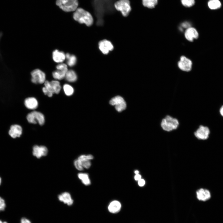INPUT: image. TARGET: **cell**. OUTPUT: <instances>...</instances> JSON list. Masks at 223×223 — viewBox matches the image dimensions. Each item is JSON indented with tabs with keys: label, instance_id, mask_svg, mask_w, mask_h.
I'll list each match as a JSON object with an SVG mask.
<instances>
[{
	"label": "cell",
	"instance_id": "6da1fadb",
	"mask_svg": "<svg viewBox=\"0 0 223 223\" xmlns=\"http://www.w3.org/2000/svg\"><path fill=\"white\" fill-rule=\"evenodd\" d=\"M116 0H92V4L97 25H103V17L107 14L115 11L114 4Z\"/></svg>",
	"mask_w": 223,
	"mask_h": 223
},
{
	"label": "cell",
	"instance_id": "7a4b0ae2",
	"mask_svg": "<svg viewBox=\"0 0 223 223\" xmlns=\"http://www.w3.org/2000/svg\"><path fill=\"white\" fill-rule=\"evenodd\" d=\"M179 124V121L177 118L168 115L161 119L160 125L163 131L169 132L177 130Z\"/></svg>",
	"mask_w": 223,
	"mask_h": 223
},
{
	"label": "cell",
	"instance_id": "3957f363",
	"mask_svg": "<svg viewBox=\"0 0 223 223\" xmlns=\"http://www.w3.org/2000/svg\"><path fill=\"white\" fill-rule=\"evenodd\" d=\"M74 19L80 24H84L88 26H91L93 23V19L91 14L84 9L77 8L73 14Z\"/></svg>",
	"mask_w": 223,
	"mask_h": 223
},
{
	"label": "cell",
	"instance_id": "277c9868",
	"mask_svg": "<svg viewBox=\"0 0 223 223\" xmlns=\"http://www.w3.org/2000/svg\"><path fill=\"white\" fill-rule=\"evenodd\" d=\"M56 4L64 11L68 12L75 11L78 2L77 0H57Z\"/></svg>",
	"mask_w": 223,
	"mask_h": 223
},
{
	"label": "cell",
	"instance_id": "5b68a950",
	"mask_svg": "<svg viewBox=\"0 0 223 223\" xmlns=\"http://www.w3.org/2000/svg\"><path fill=\"white\" fill-rule=\"evenodd\" d=\"M114 7L116 10L120 11L124 17L128 16L131 10L129 0H119L116 1Z\"/></svg>",
	"mask_w": 223,
	"mask_h": 223
},
{
	"label": "cell",
	"instance_id": "8992f818",
	"mask_svg": "<svg viewBox=\"0 0 223 223\" xmlns=\"http://www.w3.org/2000/svg\"><path fill=\"white\" fill-rule=\"evenodd\" d=\"M27 119L29 123L36 124L37 122L41 125H43L45 121L43 114L36 111L28 113L27 116Z\"/></svg>",
	"mask_w": 223,
	"mask_h": 223
},
{
	"label": "cell",
	"instance_id": "52a82bcc",
	"mask_svg": "<svg viewBox=\"0 0 223 223\" xmlns=\"http://www.w3.org/2000/svg\"><path fill=\"white\" fill-rule=\"evenodd\" d=\"M57 70L52 72L53 78L56 80H61L65 78L68 71V66L64 63H59L56 66Z\"/></svg>",
	"mask_w": 223,
	"mask_h": 223
},
{
	"label": "cell",
	"instance_id": "ba28073f",
	"mask_svg": "<svg viewBox=\"0 0 223 223\" xmlns=\"http://www.w3.org/2000/svg\"><path fill=\"white\" fill-rule=\"evenodd\" d=\"M210 134V130L207 126L199 125L194 133L195 137L198 139L205 140L208 139Z\"/></svg>",
	"mask_w": 223,
	"mask_h": 223
},
{
	"label": "cell",
	"instance_id": "9c48e42d",
	"mask_svg": "<svg viewBox=\"0 0 223 223\" xmlns=\"http://www.w3.org/2000/svg\"><path fill=\"white\" fill-rule=\"evenodd\" d=\"M31 81L35 84H42L46 81V75L39 69H36L31 72Z\"/></svg>",
	"mask_w": 223,
	"mask_h": 223
},
{
	"label": "cell",
	"instance_id": "30bf717a",
	"mask_svg": "<svg viewBox=\"0 0 223 223\" xmlns=\"http://www.w3.org/2000/svg\"><path fill=\"white\" fill-rule=\"evenodd\" d=\"M177 65L178 68L181 70L188 72L192 69V63L190 59L184 56H182L180 57Z\"/></svg>",
	"mask_w": 223,
	"mask_h": 223
},
{
	"label": "cell",
	"instance_id": "8fae6325",
	"mask_svg": "<svg viewBox=\"0 0 223 223\" xmlns=\"http://www.w3.org/2000/svg\"><path fill=\"white\" fill-rule=\"evenodd\" d=\"M48 152L47 147L44 146L35 145L33 147L32 154L37 159L46 156Z\"/></svg>",
	"mask_w": 223,
	"mask_h": 223
},
{
	"label": "cell",
	"instance_id": "7c38bea8",
	"mask_svg": "<svg viewBox=\"0 0 223 223\" xmlns=\"http://www.w3.org/2000/svg\"><path fill=\"white\" fill-rule=\"evenodd\" d=\"M98 47L101 52L105 55L108 54L114 48L112 43L107 40H103L99 42L98 43Z\"/></svg>",
	"mask_w": 223,
	"mask_h": 223
},
{
	"label": "cell",
	"instance_id": "4fadbf2b",
	"mask_svg": "<svg viewBox=\"0 0 223 223\" xmlns=\"http://www.w3.org/2000/svg\"><path fill=\"white\" fill-rule=\"evenodd\" d=\"M196 197L199 201H206L209 200L211 197L210 192L208 189L200 188L196 192Z\"/></svg>",
	"mask_w": 223,
	"mask_h": 223
},
{
	"label": "cell",
	"instance_id": "5bb4252c",
	"mask_svg": "<svg viewBox=\"0 0 223 223\" xmlns=\"http://www.w3.org/2000/svg\"><path fill=\"white\" fill-rule=\"evenodd\" d=\"M184 35L186 38L190 42H192L195 39L199 37V33L195 28L190 27L187 28L185 32Z\"/></svg>",
	"mask_w": 223,
	"mask_h": 223
},
{
	"label": "cell",
	"instance_id": "9a60e30c",
	"mask_svg": "<svg viewBox=\"0 0 223 223\" xmlns=\"http://www.w3.org/2000/svg\"><path fill=\"white\" fill-rule=\"evenodd\" d=\"M58 198L59 201L68 206H71L73 203V200L71 195L68 192H62L58 195Z\"/></svg>",
	"mask_w": 223,
	"mask_h": 223
},
{
	"label": "cell",
	"instance_id": "2e32d148",
	"mask_svg": "<svg viewBox=\"0 0 223 223\" xmlns=\"http://www.w3.org/2000/svg\"><path fill=\"white\" fill-rule=\"evenodd\" d=\"M121 208V203L118 201L115 200L111 202L108 206V211L112 213H116L119 212Z\"/></svg>",
	"mask_w": 223,
	"mask_h": 223
},
{
	"label": "cell",
	"instance_id": "e0dca14e",
	"mask_svg": "<svg viewBox=\"0 0 223 223\" xmlns=\"http://www.w3.org/2000/svg\"><path fill=\"white\" fill-rule=\"evenodd\" d=\"M22 127L19 125H12L9 131V135L13 138L19 137L22 133Z\"/></svg>",
	"mask_w": 223,
	"mask_h": 223
},
{
	"label": "cell",
	"instance_id": "ac0fdd59",
	"mask_svg": "<svg viewBox=\"0 0 223 223\" xmlns=\"http://www.w3.org/2000/svg\"><path fill=\"white\" fill-rule=\"evenodd\" d=\"M52 58L55 62L61 63L66 59L65 54L63 51L56 50L52 53Z\"/></svg>",
	"mask_w": 223,
	"mask_h": 223
},
{
	"label": "cell",
	"instance_id": "d6986e66",
	"mask_svg": "<svg viewBox=\"0 0 223 223\" xmlns=\"http://www.w3.org/2000/svg\"><path fill=\"white\" fill-rule=\"evenodd\" d=\"M24 105L28 109L34 110L36 109L38 106L37 100L34 97H29L24 101Z\"/></svg>",
	"mask_w": 223,
	"mask_h": 223
},
{
	"label": "cell",
	"instance_id": "ffe728a7",
	"mask_svg": "<svg viewBox=\"0 0 223 223\" xmlns=\"http://www.w3.org/2000/svg\"><path fill=\"white\" fill-rule=\"evenodd\" d=\"M65 80L70 82H74L77 79V76L76 72L72 70H68L65 77Z\"/></svg>",
	"mask_w": 223,
	"mask_h": 223
},
{
	"label": "cell",
	"instance_id": "44dd1931",
	"mask_svg": "<svg viewBox=\"0 0 223 223\" xmlns=\"http://www.w3.org/2000/svg\"><path fill=\"white\" fill-rule=\"evenodd\" d=\"M65 57L67 60V63L68 66L72 67L76 64L77 59L75 55L67 53L65 54Z\"/></svg>",
	"mask_w": 223,
	"mask_h": 223
},
{
	"label": "cell",
	"instance_id": "7402d4cb",
	"mask_svg": "<svg viewBox=\"0 0 223 223\" xmlns=\"http://www.w3.org/2000/svg\"><path fill=\"white\" fill-rule=\"evenodd\" d=\"M208 5L210 9L215 10L220 8L221 4L219 0H209L208 2Z\"/></svg>",
	"mask_w": 223,
	"mask_h": 223
},
{
	"label": "cell",
	"instance_id": "603a6c76",
	"mask_svg": "<svg viewBox=\"0 0 223 223\" xmlns=\"http://www.w3.org/2000/svg\"><path fill=\"white\" fill-rule=\"evenodd\" d=\"M52 90L54 93L59 94L61 89V86L59 82L57 80H53L50 81Z\"/></svg>",
	"mask_w": 223,
	"mask_h": 223
},
{
	"label": "cell",
	"instance_id": "cb8c5ba5",
	"mask_svg": "<svg viewBox=\"0 0 223 223\" xmlns=\"http://www.w3.org/2000/svg\"><path fill=\"white\" fill-rule=\"evenodd\" d=\"M77 176L84 185L88 186L90 184V181L87 173H79L78 174Z\"/></svg>",
	"mask_w": 223,
	"mask_h": 223
},
{
	"label": "cell",
	"instance_id": "d4e9b609",
	"mask_svg": "<svg viewBox=\"0 0 223 223\" xmlns=\"http://www.w3.org/2000/svg\"><path fill=\"white\" fill-rule=\"evenodd\" d=\"M158 1V0H142V3L146 7L152 8L157 4Z\"/></svg>",
	"mask_w": 223,
	"mask_h": 223
},
{
	"label": "cell",
	"instance_id": "484cf974",
	"mask_svg": "<svg viewBox=\"0 0 223 223\" xmlns=\"http://www.w3.org/2000/svg\"><path fill=\"white\" fill-rule=\"evenodd\" d=\"M125 101L121 97L119 96H116L112 98L110 101V103L112 105L116 106Z\"/></svg>",
	"mask_w": 223,
	"mask_h": 223
},
{
	"label": "cell",
	"instance_id": "4316f807",
	"mask_svg": "<svg viewBox=\"0 0 223 223\" xmlns=\"http://www.w3.org/2000/svg\"><path fill=\"white\" fill-rule=\"evenodd\" d=\"M63 88L64 92L66 95L70 96L73 93L74 89L71 85L68 84H65L63 85Z\"/></svg>",
	"mask_w": 223,
	"mask_h": 223
},
{
	"label": "cell",
	"instance_id": "83f0119b",
	"mask_svg": "<svg viewBox=\"0 0 223 223\" xmlns=\"http://www.w3.org/2000/svg\"><path fill=\"white\" fill-rule=\"evenodd\" d=\"M181 1L182 4L186 7H191L195 3V0H181Z\"/></svg>",
	"mask_w": 223,
	"mask_h": 223
},
{
	"label": "cell",
	"instance_id": "f1b7e54d",
	"mask_svg": "<svg viewBox=\"0 0 223 223\" xmlns=\"http://www.w3.org/2000/svg\"><path fill=\"white\" fill-rule=\"evenodd\" d=\"M74 165L76 169L79 171H82L84 169L81 162L77 159L74 161Z\"/></svg>",
	"mask_w": 223,
	"mask_h": 223
},
{
	"label": "cell",
	"instance_id": "f546056e",
	"mask_svg": "<svg viewBox=\"0 0 223 223\" xmlns=\"http://www.w3.org/2000/svg\"><path fill=\"white\" fill-rule=\"evenodd\" d=\"M94 157L91 155H81L79 156L77 159L81 161L89 160L93 159Z\"/></svg>",
	"mask_w": 223,
	"mask_h": 223
},
{
	"label": "cell",
	"instance_id": "4dcf8cb0",
	"mask_svg": "<svg viewBox=\"0 0 223 223\" xmlns=\"http://www.w3.org/2000/svg\"><path fill=\"white\" fill-rule=\"evenodd\" d=\"M126 107V103L125 101L115 106V108L117 111L120 112L125 110Z\"/></svg>",
	"mask_w": 223,
	"mask_h": 223
},
{
	"label": "cell",
	"instance_id": "1f68e13d",
	"mask_svg": "<svg viewBox=\"0 0 223 223\" xmlns=\"http://www.w3.org/2000/svg\"><path fill=\"white\" fill-rule=\"evenodd\" d=\"M81 161V162L82 166L84 168L88 169L91 166V163L89 160H86Z\"/></svg>",
	"mask_w": 223,
	"mask_h": 223
},
{
	"label": "cell",
	"instance_id": "d6a6232c",
	"mask_svg": "<svg viewBox=\"0 0 223 223\" xmlns=\"http://www.w3.org/2000/svg\"><path fill=\"white\" fill-rule=\"evenodd\" d=\"M6 207V205L4 200L0 197V212L4 211Z\"/></svg>",
	"mask_w": 223,
	"mask_h": 223
},
{
	"label": "cell",
	"instance_id": "836d02e7",
	"mask_svg": "<svg viewBox=\"0 0 223 223\" xmlns=\"http://www.w3.org/2000/svg\"><path fill=\"white\" fill-rule=\"evenodd\" d=\"M20 223H31L30 220L25 217H22L20 220Z\"/></svg>",
	"mask_w": 223,
	"mask_h": 223
},
{
	"label": "cell",
	"instance_id": "e575fe53",
	"mask_svg": "<svg viewBox=\"0 0 223 223\" xmlns=\"http://www.w3.org/2000/svg\"><path fill=\"white\" fill-rule=\"evenodd\" d=\"M145 183L144 180L143 179H141L140 180L138 181V185L140 186H143Z\"/></svg>",
	"mask_w": 223,
	"mask_h": 223
},
{
	"label": "cell",
	"instance_id": "d590c367",
	"mask_svg": "<svg viewBox=\"0 0 223 223\" xmlns=\"http://www.w3.org/2000/svg\"><path fill=\"white\" fill-rule=\"evenodd\" d=\"M134 178L135 180L138 181L141 179V176L139 174H136Z\"/></svg>",
	"mask_w": 223,
	"mask_h": 223
},
{
	"label": "cell",
	"instance_id": "8d00e7d4",
	"mask_svg": "<svg viewBox=\"0 0 223 223\" xmlns=\"http://www.w3.org/2000/svg\"><path fill=\"white\" fill-rule=\"evenodd\" d=\"M182 25L183 27H187V28L190 27H189V26L190 25L187 22H184L182 24Z\"/></svg>",
	"mask_w": 223,
	"mask_h": 223
},
{
	"label": "cell",
	"instance_id": "74e56055",
	"mask_svg": "<svg viewBox=\"0 0 223 223\" xmlns=\"http://www.w3.org/2000/svg\"><path fill=\"white\" fill-rule=\"evenodd\" d=\"M219 112L221 115L223 117V105L221 107Z\"/></svg>",
	"mask_w": 223,
	"mask_h": 223
},
{
	"label": "cell",
	"instance_id": "f35d334b",
	"mask_svg": "<svg viewBox=\"0 0 223 223\" xmlns=\"http://www.w3.org/2000/svg\"><path fill=\"white\" fill-rule=\"evenodd\" d=\"M134 173L135 174H138L139 173V172L138 170H135L134 172Z\"/></svg>",
	"mask_w": 223,
	"mask_h": 223
},
{
	"label": "cell",
	"instance_id": "ab89813d",
	"mask_svg": "<svg viewBox=\"0 0 223 223\" xmlns=\"http://www.w3.org/2000/svg\"><path fill=\"white\" fill-rule=\"evenodd\" d=\"M1 179L0 177V185H1Z\"/></svg>",
	"mask_w": 223,
	"mask_h": 223
},
{
	"label": "cell",
	"instance_id": "60d3db41",
	"mask_svg": "<svg viewBox=\"0 0 223 223\" xmlns=\"http://www.w3.org/2000/svg\"><path fill=\"white\" fill-rule=\"evenodd\" d=\"M3 223H8L7 221H4L3 222Z\"/></svg>",
	"mask_w": 223,
	"mask_h": 223
},
{
	"label": "cell",
	"instance_id": "b9f144b4",
	"mask_svg": "<svg viewBox=\"0 0 223 223\" xmlns=\"http://www.w3.org/2000/svg\"><path fill=\"white\" fill-rule=\"evenodd\" d=\"M0 223H3L2 221L1 220H0Z\"/></svg>",
	"mask_w": 223,
	"mask_h": 223
}]
</instances>
